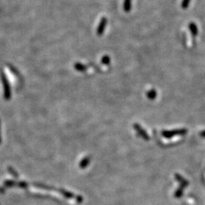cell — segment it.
<instances>
[{"label":"cell","mask_w":205,"mask_h":205,"mask_svg":"<svg viewBox=\"0 0 205 205\" xmlns=\"http://www.w3.org/2000/svg\"><path fill=\"white\" fill-rule=\"evenodd\" d=\"M107 24V19L106 18H102L101 21L100 22V25H99L98 28H97V33L99 35H101L102 33H104V30H105V28Z\"/></svg>","instance_id":"cell-1"},{"label":"cell","mask_w":205,"mask_h":205,"mask_svg":"<svg viewBox=\"0 0 205 205\" xmlns=\"http://www.w3.org/2000/svg\"><path fill=\"white\" fill-rule=\"evenodd\" d=\"M132 0H124V5H123V9L125 12H129L131 10V6H132Z\"/></svg>","instance_id":"cell-2"},{"label":"cell","mask_w":205,"mask_h":205,"mask_svg":"<svg viewBox=\"0 0 205 205\" xmlns=\"http://www.w3.org/2000/svg\"><path fill=\"white\" fill-rule=\"evenodd\" d=\"M189 28L193 35H196L197 32H198V30H197V26L195 23H191V24L189 25Z\"/></svg>","instance_id":"cell-3"},{"label":"cell","mask_w":205,"mask_h":205,"mask_svg":"<svg viewBox=\"0 0 205 205\" xmlns=\"http://www.w3.org/2000/svg\"><path fill=\"white\" fill-rule=\"evenodd\" d=\"M190 1H191V0H182V9H187V8L188 7V5H189Z\"/></svg>","instance_id":"cell-4"}]
</instances>
